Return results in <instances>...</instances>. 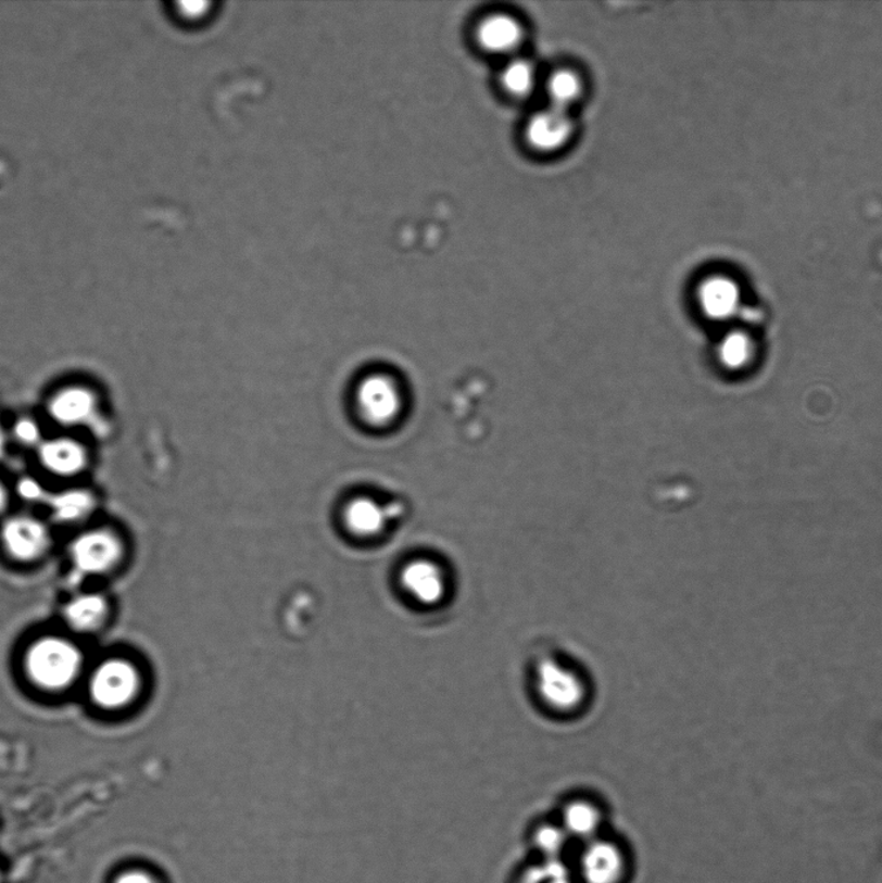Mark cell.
<instances>
[{"label": "cell", "instance_id": "cell-1", "mask_svg": "<svg viewBox=\"0 0 882 883\" xmlns=\"http://www.w3.org/2000/svg\"><path fill=\"white\" fill-rule=\"evenodd\" d=\"M83 668V656L70 641L43 638L32 645L25 657V669L34 684L47 691L71 685Z\"/></svg>", "mask_w": 882, "mask_h": 883}, {"label": "cell", "instance_id": "cell-2", "mask_svg": "<svg viewBox=\"0 0 882 883\" xmlns=\"http://www.w3.org/2000/svg\"><path fill=\"white\" fill-rule=\"evenodd\" d=\"M536 689L542 703L565 715L578 710L587 697L579 672L554 658H544L536 668Z\"/></svg>", "mask_w": 882, "mask_h": 883}, {"label": "cell", "instance_id": "cell-3", "mask_svg": "<svg viewBox=\"0 0 882 883\" xmlns=\"http://www.w3.org/2000/svg\"><path fill=\"white\" fill-rule=\"evenodd\" d=\"M355 403L365 424L386 427L400 417L404 400L395 379L383 373H375L358 383Z\"/></svg>", "mask_w": 882, "mask_h": 883}, {"label": "cell", "instance_id": "cell-4", "mask_svg": "<svg viewBox=\"0 0 882 883\" xmlns=\"http://www.w3.org/2000/svg\"><path fill=\"white\" fill-rule=\"evenodd\" d=\"M140 689V676L131 663L113 658L94 670L90 694L100 708L117 710L134 702Z\"/></svg>", "mask_w": 882, "mask_h": 883}, {"label": "cell", "instance_id": "cell-5", "mask_svg": "<svg viewBox=\"0 0 882 883\" xmlns=\"http://www.w3.org/2000/svg\"><path fill=\"white\" fill-rule=\"evenodd\" d=\"M400 588L419 607H438L446 600L450 580L441 564L431 558L406 562L399 575Z\"/></svg>", "mask_w": 882, "mask_h": 883}, {"label": "cell", "instance_id": "cell-6", "mask_svg": "<svg viewBox=\"0 0 882 883\" xmlns=\"http://www.w3.org/2000/svg\"><path fill=\"white\" fill-rule=\"evenodd\" d=\"M74 567L83 575H103L118 566L124 545L110 529H92L77 537L71 547Z\"/></svg>", "mask_w": 882, "mask_h": 883}, {"label": "cell", "instance_id": "cell-7", "mask_svg": "<svg viewBox=\"0 0 882 883\" xmlns=\"http://www.w3.org/2000/svg\"><path fill=\"white\" fill-rule=\"evenodd\" d=\"M5 552L13 559L33 562L49 552L51 534L42 521L33 516H13L7 520L0 531Z\"/></svg>", "mask_w": 882, "mask_h": 883}, {"label": "cell", "instance_id": "cell-8", "mask_svg": "<svg viewBox=\"0 0 882 883\" xmlns=\"http://www.w3.org/2000/svg\"><path fill=\"white\" fill-rule=\"evenodd\" d=\"M403 509L396 504H382L371 497L351 500L343 512L345 529L360 540H373L382 535Z\"/></svg>", "mask_w": 882, "mask_h": 883}, {"label": "cell", "instance_id": "cell-9", "mask_svg": "<svg viewBox=\"0 0 882 883\" xmlns=\"http://www.w3.org/2000/svg\"><path fill=\"white\" fill-rule=\"evenodd\" d=\"M626 866L620 847L606 840L587 842L580 857V873L585 883H620Z\"/></svg>", "mask_w": 882, "mask_h": 883}, {"label": "cell", "instance_id": "cell-10", "mask_svg": "<svg viewBox=\"0 0 882 883\" xmlns=\"http://www.w3.org/2000/svg\"><path fill=\"white\" fill-rule=\"evenodd\" d=\"M574 133V122L567 111L549 108L529 121L527 139L540 152H555L565 147Z\"/></svg>", "mask_w": 882, "mask_h": 883}, {"label": "cell", "instance_id": "cell-11", "mask_svg": "<svg viewBox=\"0 0 882 883\" xmlns=\"http://www.w3.org/2000/svg\"><path fill=\"white\" fill-rule=\"evenodd\" d=\"M97 411V396L84 386L65 387L58 391L49 403L50 417L64 427H76L90 422Z\"/></svg>", "mask_w": 882, "mask_h": 883}, {"label": "cell", "instance_id": "cell-12", "mask_svg": "<svg viewBox=\"0 0 882 883\" xmlns=\"http://www.w3.org/2000/svg\"><path fill=\"white\" fill-rule=\"evenodd\" d=\"M38 453L40 465L59 478L77 477L88 464L86 447L70 438L46 440L38 446Z\"/></svg>", "mask_w": 882, "mask_h": 883}, {"label": "cell", "instance_id": "cell-13", "mask_svg": "<svg viewBox=\"0 0 882 883\" xmlns=\"http://www.w3.org/2000/svg\"><path fill=\"white\" fill-rule=\"evenodd\" d=\"M478 40L488 52L511 53L517 50L524 40V29L512 16L493 15L479 25Z\"/></svg>", "mask_w": 882, "mask_h": 883}, {"label": "cell", "instance_id": "cell-14", "mask_svg": "<svg viewBox=\"0 0 882 883\" xmlns=\"http://www.w3.org/2000/svg\"><path fill=\"white\" fill-rule=\"evenodd\" d=\"M108 616V603L98 594H83L74 597L64 609L65 621L70 627L83 633H91L104 623Z\"/></svg>", "mask_w": 882, "mask_h": 883}, {"label": "cell", "instance_id": "cell-15", "mask_svg": "<svg viewBox=\"0 0 882 883\" xmlns=\"http://www.w3.org/2000/svg\"><path fill=\"white\" fill-rule=\"evenodd\" d=\"M562 827L569 838L592 841L596 838L602 824L600 808L589 800H574L563 811Z\"/></svg>", "mask_w": 882, "mask_h": 883}, {"label": "cell", "instance_id": "cell-16", "mask_svg": "<svg viewBox=\"0 0 882 883\" xmlns=\"http://www.w3.org/2000/svg\"><path fill=\"white\" fill-rule=\"evenodd\" d=\"M697 303L703 314L709 318H723L729 316L736 303L734 285L724 278H709L697 290Z\"/></svg>", "mask_w": 882, "mask_h": 883}, {"label": "cell", "instance_id": "cell-17", "mask_svg": "<svg viewBox=\"0 0 882 883\" xmlns=\"http://www.w3.org/2000/svg\"><path fill=\"white\" fill-rule=\"evenodd\" d=\"M53 515L63 522L84 520L92 513L94 500L91 493L84 489H71L49 499Z\"/></svg>", "mask_w": 882, "mask_h": 883}, {"label": "cell", "instance_id": "cell-18", "mask_svg": "<svg viewBox=\"0 0 882 883\" xmlns=\"http://www.w3.org/2000/svg\"><path fill=\"white\" fill-rule=\"evenodd\" d=\"M582 91L581 80L571 71H559L549 79L547 93L552 106L568 112V108L579 100Z\"/></svg>", "mask_w": 882, "mask_h": 883}, {"label": "cell", "instance_id": "cell-19", "mask_svg": "<svg viewBox=\"0 0 882 883\" xmlns=\"http://www.w3.org/2000/svg\"><path fill=\"white\" fill-rule=\"evenodd\" d=\"M536 84L534 67L527 60H515L502 74V85L514 97L524 98L531 94Z\"/></svg>", "mask_w": 882, "mask_h": 883}, {"label": "cell", "instance_id": "cell-20", "mask_svg": "<svg viewBox=\"0 0 882 883\" xmlns=\"http://www.w3.org/2000/svg\"><path fill=\"white\" fill-rule=\"evenodd\" d=\"M569 835L562 825L544 824L536 831L533 844L546 860H560L568 845Z\"/></svg>", "mask_w": 882, "mask_h": 883}, {"label": "cell", "instance_id": "cell-21", "mask_svg": "<svg viewBox=\"0 0 882 883\" xmlns=\"http://www.w3.org/2000/svg\"><path fill=\"white\" fill-rule=\"evenodd\" d=\"M518 883H574L571 872L560 860H544L526 869Z\"/></svg>", "mask_w": 882, "mask_h": 883}, {"label": "cell", "instance_id": "cell-22", "mask_svg": "<svg viewBox=\"0 0 882 883\" xmlns=\"http://www.w3.org/2000/svg\"><path fill=\"white\" fill-rule=\"evenodd\" d=\"M40 427L30 418H23L20 419L18 422L15 425V429H13V437L17 440V443L23 446H39L43 443L40 440Z\"/></svg>", "mask_w": 882, "mask_h": 883}, {"label": "cell", "instance_id": "cell-23", "mask_svg": "<svg viewBox=\"0 0 882 883\" xmlns=\"http://www.w3.org/2000/svg\"><path fill=\"white\" fill-rule=\"evenodd\" d=\"M745 351V343L742 338L729 337L726 338L721 350H719V356L723 359L724 364L729 366H736V364L742 362V358L746 356Z\"/></svg>", "mask_w": 882, "mask_h": 883}, {"label": "cell", "instance_id": "cell-24", "mask_svg": "<svg viewBox=\"0 0 882 883\" xmlns=\"http://www.w3.org/2000/svg\"><path fill=\"white\" fill-rule=\"evenodd\" d=\"M17 493L20 499L29 502V504H36V502L47 500L46 489L38 480L33 478H24L20 480L17 484Z\"/></svg>", "mask_w": 882, "mask_h": 883}, {"label": "cell", "instance_id": "cell-25", "mask_svg": "<svg viewBox=\"0 0 882 883\" xmlns=\"http://www.w3.org/2000/svg\"><path fill=\"white\" fill-rule=\"evenodd\" d=\"M114 883H158L151 874L141 871H128L115 879Z\"/></svg>", "mask_w": 882, "mask_h": 883}, {"label": "cell", "instance_id": "cell-26", "mask_svg": "<svg viewBox=\"0 0 882 883\" xmlns=\"http://www.w3.org/2000/svg\"><path fill=\"white\" fill-rule=\"evenodd\" d=\"M10 504V494L7 491L3 482H0V514L5 512L7 506Z\"/></svg>", "mask_w": 882, "mask_h": 883}, {"label": "cell", "instance_id": "cell-27", "mask_svg": "<svg viewBox=\"0 0 882 883\" xmlns=\"http://www.w3.org/2000/svg\"><path fill=\"white\" fill-rule=\"evenodd\" d=\"M7 444H9V439H7V433L2 425H0V459L4 457Z\"/></svg>", "mask_w": 882, "mask_h": 883}]
</instances>
